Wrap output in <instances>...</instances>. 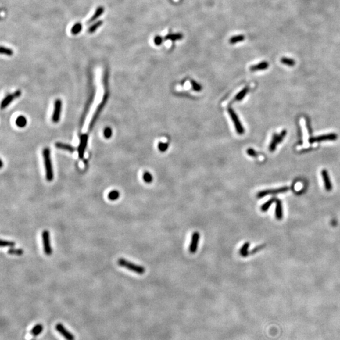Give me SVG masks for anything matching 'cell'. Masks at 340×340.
<instances>
[{
  "instance_id": "6da1fadb",
  "label": "cell",
  "mask_w": 340,
  "mask_h": 340,
  "mask_svg": "<svg viewBox=\"0 0 340 340\" xmlns=\"http://www.w3.org/2000/svg\"><path fill=\"white\" fill-rule=\"evenodd\" d=\"M43 158L45 169V176L48 181H52L54 178L53 167L51 157V151L48 148H45L43 151Z\"/></svg>"
},
{
  "instance_id": "7a4b0ae2",
  "label": "cell",
  "mask_w": 340,
  "mask_h": 340,
  "mask_svg": "<svg viewBox=\"0 0 340 340\" xmlns=\"http://www.w3.org/2000/svg\"><path fill=\"white\" fill-rule=\"evenodd\" d=\"M109 96V90H108V89H107V90H106H106H105V95H104V96H103V100H102L101 103L98 105V107H97V109H96V112H95V113H94V115H93V116L92 119H91V122H90V125H89V127H88V132H91V131H92L93 128L94 127V126H95V123H96L97 120H98V117H99V116H100V115L102 111L103 110V108L105 107V106L106 102H107V101H108Z\"/></svg>"
},
{
  "instance_id": "3957f363",
  "label": "cell",
  "mask_w": 340,
  "mask_h": 340,
  "mask_svg": "<svg viewBox=\"0 0 340 340\" xmlns=\"http://www.w3.org/2000/svg\"><path fill=\"white\" fill-rule=\"evenodd\" d=\"M118 264L119 266L124 267L139 275H142L145 273V270L142 266L134 264L132 263V262L123 258L119 259Z\"/></svg>"
},
{
  "instance_id": "277c9868",
  "label": "cell",
  "mask_w": 340,
  "mask_h": 340,
  "mask_svg": "<svg viewBox=\"0 0 340 340\" xmlns=\"http://www.w3.org/2000/svg\"><path fill=\"white\" fill-rule=\"evenodd\" d=\"M227 111L233 123H234V127L236 129L237 133L239 135L244 134L245 132V128L243 127V125H242V124L241 123L237 113L235 112L234 109L231 107H229L227 109Z\"/></svg>"
},
{
  "instance_id": "5b68a950",
  "label": "cell",
  "mask_w": 340,
  "mask_h": 340,
  "mask_svg": "<svg viewBox=\"0 0 340 340\" xmlns=\"http://www.w3.org/2000/svg\"><path fill=\"white\" fill-rule=\"evenodd\" d=\"M42 241L44 246V251L46 255L50 256L52 253V249L51 245L50 234L47 230H44L42 232Z\"/></svg>"
},
{
  "instance_id": "8992f818",
  "label": "cell",
  "mask_w": 340,
  "mask_h": 340,
  "mask_svg": "<svg viewBox=\"0 0 340 340\" xmlns=\"http://www.w3.org/2000/svg\"><path fill=\"white\" fill-rule=\"evenodd\" d=\"M338 135L335 133H329L326 134L320 135L316 137H312L310 138L309 140L310 143H314V142H323L325 141H335L338 139Z\"/></svg>"
},
{
  "instance_id": "52a82bcc",
  "label": "cell",
  "mask_w": 340,
  "mask_h": 340,
  "mask_svg": "<svg viewBox=\"0 0 340 340\" xmlns=\"http://www.w3.org/2000/svg\"><path fill=\"white\" fill-rule=\"evenodd\" d=\"M289 188L287 187H281V188H275V189H268V190H262L259 191L257 193V197L260 199L262 197H264L267 195H274V194H278V193H285L287 192L288 190H289Z\"/></svg>"
},
{
  "instance_id": "ba28073f",
  "label": "cell",
  "mask_w": 340,
  "mask_h": 340,
  "mask_svg": "<svg viewBox=\"0 0 340 340\" xmlns=\"http://www.w3.org/2000/svg\"><path fill=\"white\" fill-rule=\"evenodd\" d=\"M56 331L61 335L66 340H75L74 335L70 332L62 323H57L55 326Z\"/></svg>"
},
{
  "instance_id": "9c48e42d",
  "label": "cell",
  "mask_w": 340,
  "mask_h": 340,
  "mask_svg": "<svg viewBox=\"0 0 340 340\" xmlns=\"http://www.w3.org/2000/svg\"><path fill=\"white\" fill-rule=\"evenodd\" d=\"M63 103L61 100L57 99L54 102V108L52 120L54 123H58L60 120Z\"/></svg>"
},
{
  "instance_id": "30bf717a",
  "label": "cell",
  "mask_w": 340,
  "mask_h": 340,
  "mask_svg": "<svg viewBox=\"0 0 340 340\" xmlns=\"http://www.w3.org/2000/svg\"><path fill=\"white\" fill-rule=\"evenodd\" d=\"M88 135L87 134H83L80 136V142L77 149L78 151L79 158L80 159H83L84 155L85 150L86 149L87 144H88Z\"/></svg>"
},
{
  "instance_id": "8fae6325",
  "label": "cell",
  "mask_w": 340,
  "mask_h": 340,
  "mask_svg": "<svg viewBox=\"0 0 340 340\" xmlns=\"http://www.w3.org/2000/svg\"><path fill=\"white\" fill-rule=\"evenodd\" d=\"M22 95V92L20 90H17L15 92L12 93V94H9L7 96H6L5 98L3 100L2 104H1V109L2 110H3L4 109L6 108L7 106L10 104L15 99L18 98V97H20Z\"/></svg>"
},
{
  "instance_id": "7c38bea8",
  "label": "cell",
  "mask_w": 340,
  "mask_h": 340,
  "mask_svg": "<svg viewBox=\"0 0 340 340\" xmlns=\"http://www.w3.org/2000/svg\"><path fill=\"white\" fill-rule=\"evenodd\" d=\"M200 239V234L198 232H195L192 234L191 243L189 248L190 252L191 254L195 253L198 249L199 242Z\"/></svg>"
},
{
  "instance_id": "4fadbf2b",
  "label": "cell",
  "mask_w": 340,
  "mask_h": 340,
  "mask_svg": "<svg viewBox=\"0 0 340 340\" xmlns=\"http://www.w3.org/2000/svg\"><path fill=\"white\" fill-rule=\"evenodd\" d=\"M321 176L324 181L325 189L327 191H330L332 189V184L329 178V173L326 170H323L321 171Z\"/></svg>"
},
{
  "instance_id": "5bb4252c",
  "label": "cell",
  "mask_w": 340,
  "mask_h": 340,
  "mask_svg": "<svg viewBox=\"0 0 340 340\" xmlns=\"http://www.w3.org/2000/svg\"><path fill=\"white\" fill-rule=\"evenodd\" d=\"M104 10H105V9L103 6H99V7L97 8L95 10V13H94V14L93 15V16L89 19L86 23L87 24H91L93 22L97 20V19L100 18L102 15V14L104 12Z\"/></svg>"
},
{
  "instance_id": "9a60e30c",
  "label": "cell",
  "mask_w": 340,
  "mask_h": 340,
  "mask_svg": "<svg viewBox=\"0 0 340 340\" xmlns=\"http://www.w3.org/2000/svg\"><path fill=\"white\" fill-rule=\"evenodd\" d=\"M269 66V64L268 62L267 61H263V62H261L257 64H255V65H252L249 67V70L252 72H255V71H260V70H267Z\"/></svg>"
},
{
  "instance_id": "2e32d148",
  "label": "cell",
  "mask_w": 340,
  "mask_h": 340,
  "mask_svg": "<svg viewBox=\"0 0 340 340\" xmlns=\"http://www.w3.org/2000/svg\"><path fill=\"white\" fill-rule=\"evenodd\" d=\"M275 217L278 220H281L283 218V208L282 203L279 199L276 200V207H275Z\"/></svg>"
},
{
  "instance_id": "e0dca14e",
  "label": "cell",
  "mask_w": 340,
  "mask_h": 340,
  "mask_svg": "<svg viewBox=\"0 0 340 340\" xmlns=\"http://www.w3.org/2000/svg\"><path fill=\"white\" fill-rule=\"evenodd\" d=\"M55 146L58 149L67 151L70 152H74L75 151V149L72 146V145L63 142H56L55 144Z\"/></svg>"
},
{
  "instance_id": "ac0fdd59",
  "label": "cell",
  "mask_w": 340,
  "mask_h": 340,
  "mask_svg": "<svg viewBox=\"0 0 340 340\" xmlns=\"http://www.w3.org/2000/svg\"><path fill=\"white\" fill-rule=\"evenodd\" d=\"M249 91V88L248 87H245V88L241 90L235 96V98H234V102H239L242 100H243L244 98L245 97V96L246 95V94L248 93Z\"/></svg>"
},
{
  "instance_id": "d6986e66",
  "label": "cell",
  "mask_w": 340,
  "mask_h": 340,
  "mask_svg": "<svg viewBox=\"0 0 340 340\" xmlns=\"http://www.w3.org/2000/svg\"><path fill=\"white\" fill-rule=\"evenodd\" d=\"M278 135L277 134H274L272 136V139L269 145V150L270 152H274L276 149L277 145L278 144Z\"/></svg>"
},
{
  "instance_id": "ffe728a7",
  "label": "cell",
  "mask_w": 340,
  "mask_h": 340,
  "mask_svg": "<svg viewBox=\"0 0 340 340\" xmlns=\"http://www.w3.org/2000/svg\"><path fill=\"white\" fill-rule=\"evenodd\" d=\"M183 37V35L181 33L169 34L166 36H165L164 39L171 40L172 41H177L182 39Z\"/></svg>"
},
{
  "instance_id": "44dd1931",
  "label": "cell",
  "mask_w": 340,
  "mask_h": 340,
  "mask_svg": "<svg viewBox=\"0 0 340 340\" xmlns=\"http://www.w3.org/2000/svg\"><path fill=\"white\" fill-rule=\"evenodd\" d=\"M44 327L43 325L41 324H37L34 326L30 331V334L34 336H37L39 335L43 331Z\"/></svg>"
},
{
  "instance_id": "7402d4cb",
  "label": "cell",
  "mask_w": 340,
  "mask_h": 340,
  "mask_svg": "<svg viewBox=\"0 0 340 340\" xmlns=\"http://www.w3.org/2000/svg\"><path fill=\"white\" fill-rule=\"evenodd\" d=\"M249 247V242H245V243L242 246V247L240 249V251H239L240 255L242 256V257L248 256L249 255V252L248 251Z\"/></svg>"
},
{
  "instance_id": "603a6c76",
  "label": "cell",
  "mask_w": 340,
  "mask_h": 340,
  "mask_svg": "<svg viewBox=\"0 0 340 340\" xmlns=\"http://www.w3.org/2000/svg\"><path fill=\"white\" fill-rule=\"evenodd\" d=\"M103 21L102 20H98L96 21V22H95L93 25H91V26H90V27L88 29V32L89 34H93L94 32H95L96 31L97 29H98L99 27H100L102 25H103Z\"/></svg>"
},
{
  "instance_id": "cb8c5ba5",
  "label": "cell",
  "mask_w": 340,
  "mask_h": 340,
  "mask_svg": "<svg viewBox=\"0 0 340 340\" xmlns=\"http://www.w3.org/2000/svg\"><path fill=\"white\" fill-rule=\"evenodd\" d=\"M245 39V37L243 35H239L232 37L229 39V43L231 44H234L238 42H241L244 41Z\"/></svg>"
},
{
  "instance_id": "d4e9b609",
  "label": "cell",
  "mask_w": 340,
  "mask_h": 340,
  "mask_svg": "<svg viewBox=\"0 0 340 340\" xmlns=\"http://www.w3.org/2000/svg\"><path fill=\"white\" fill-rule=\"evenodd\" d=\"M83 29V25L81 23H75L71 28V32L73 35H77L80 34Z\"/></svg>"
},
{
  "instance_id": "484cf974",
  "label": "cell",
  "mask_w": 340,
  "mask_h": 340,
  "mask_svg": "<svg viewBox=\"0 0 340 340\" xmlns=\"http://www.w3.org/2000/svg\"><path fill=\"white\" fill-rule=\"evenodd\" d=\"M27 123V119L24 116H19L16 120V124L18 127H24L26 126Z\"/></svg>"
},
{
  "instance_id": "4316f807",
  "label": "cell",
  "mask_w": 340,
  "mask_h": 340,
  "mask_svg": "<svg viewBox=\"0 0 340 340\" xmlns=\"http://www.w3.org/2000/svg\"><path fill=\"white\" fill-rule=\"evenodd\" d=\"M280 62L282 64H285V65H287V66H290V67L294 66L295 64V61L294 59H291V58L286 57H284L282 58H281Z\"/></svg>"
},
{
  "instance_id": "83f0119b",
  "label": "cell",
  "mask_w": 340,
  "mask_h": 340,
  "mask_svg": "<svg viewBox=\"0 0 340 340\" xmlns=\"http://www.w3.org/2000/svg\"><path fill=\"white\" fill-rule=\"evenodd\" d=\"M276 198L274 197V198H271L270 200H268L267 202H266L264 204L261 206V210L263 211V212H266L267 210H268V209L270 208V207L271 206V205L272 203H273L274 202H276Z\"/></svg>"
},
{
  "instance_id": "f1b7e54d",
  "label": "cell",
  "mask_w": 340,
  "mask_h": 340,
  "mask_svg": "<svg viewBox=\"0 0 340 340\" xmlns=\"http://www.w3.org/2000/svg\"><path fill=\"white\" fill-rule=\"evenodd\" d=\"M8 254L13 255H17V256H21L23 254L24 251L21 248H11L8 251Z\"/></svg>"
},
{
  "instance_id": "f546056e",
  "label": "cell",
  "mask_w": 340,
  "mask_h": 340,
  "mask_svg": "<svg viewBox=\"0 0 340 340\" xmlns=\"http://www.w3.org/2000/svg\"><path fill=\"white\" fill-rule=\"evenodd\" d=\"M120 197V192L118 190H112L111 191L108 195V198L110 200L112 201H115L116 200H117Z\"/></svg>"
},
{
  "instance_id": "4dcf8cb0",
  "label": "cell",
  "mask_w": 340,
  "mask_h": 340,
  "mask_svg": "<svg viewBox=\"0 0 340 340\" xmlns=\"http://www.w3.org/2000/svg\"><path fill=\"white\" fill-rule=\"evenodd\" d=\"M191 84V87H192V89L197 92H200L202 90L203 88L201 84H200L199 83H197L196 81L191 80L190 81Z\"/></svg>"
},
{
  "instance_id": "1f68e13d",
  "label": "cell",
  "mask_w": 340,
  "mask_h": 340,
  "mask_svg": "<svg viewBox=\"0 0 340 340\" xmlns=\"http://www.w3.org/2000/svg\"><path fill=\"white\" fill-rule=\"evenodd\" d=\"M143 180L145 183H151L153 181V177L152 174L148 172L145 171L143 174Z\"/></svg>"
},
{
  "instance_id": "d6a6232c",
  "label": "cell",
  "mask_w": 340,
  "mask_h": 340,
  "mask_svg": "<svg viewBox=\"0 0 340 340\" xmlns=\"http://www.w3.org/2000/svg\"><path fill=\"white\" fill-rule=\"evenodd\" d=\"M2 54H5L8 56H12L13 54V51L12 49L4 46L1 47V49H0Z\"/></svg>"
},
{
  "instance_id": "836d02e7",
  "label": "cell",
  "mask_w": 340,
  "mask_h": 340,
  "mask_svg": "<svg viewBox=\"0 0 340 340\" xmlns=\"http://www.w3.org/2000/svg\"><path fill=\"white\" fill-rule=\"evenodd\" d=\"M15 245H16V243L15 242L10 241H6V240H2L1 241V244H0V246H1V247H2V248H3V247L13 248Z\"/></svg>"
},
{
  "instance_id": "e575fe53",
  "label": "cell",
  "mask_w": 340,
  "mask_h": 340,
  "mask_svg": "<svg viewBox=\"0 0 340 340\" xmlns=\"http://www.w3.org/2000/svg\"><path fill=\"white\" fill-rule=\"evenodd\" d=\"M169 147V144L168 143H164L160 142L158 144V149L161 152H166Z\"/></svg>"
},
{
  "instance_id": "d590c367",
  "label": "cell",
  "mask_w": 340,
  "mask_h": 340,
  "mask_svg": "<svg viewBox=\"0 0 340 340\" xmlns=\"http://www.w3.org/2000/svg\"><path fill=\"white\" fill-rule=\"evenodd\" d=\"M246 152L249 156L252 157V158H257L258 156V154L257 153V152L252 148L248 149L246 150Z\"/></svg>"
},
{
  "instance_id": "8d00e7d4",
  "label": "cell",
  "mask_w": 340,
  "mask_h": 340,
  "mask_svg": "<svg viewBox=\"0 0 340 340\" xmlns=\"http://www.w3.org/2000/svg\"><path fill=\"white\" fill-rule=\"evenodd\" d=\"M163 42V38L159 35H157L154 38V43L156 45L159 46Z\"/></svg>"
},
{
  "instance_id": "74e56055",
  "label": "cell",
  "mask_w": 340,
  "mask_h": 340,
  "mask_svg": "<svg viewBox=\"0 0 340 340\" xmlns=\"http://www.w3.org/2000/svg\"><path fill=\"white\" fill-rule=\"evenodd\" d=\"M287 131L286 130H283L280 132V134L278 135V144L281 143V142L283 141V140L284 139V138H285V136L287 135Z\"/></svg>"
},
{
  "instance_id": "f35d334b",
  "label": "cell",
  "mask_w": 340,
  "mask_h": 340,
  "mask_svg": "<svg viewBox=\"0 0 340 340\" xmlns=\"http://www.w3.org/2000/svg\"><path fill=\"white\" fill-rule=\"evenodd\" d=\"M112 130L110 127H106L104 131V136L106 138L109 139L112 137Z\"/></svg>"
},
{
  "instance_id": "ab89813d",
  "label": "cell",
  "mask_w": 340,
  "mask_h": 340,
  "mask_svg": "<svg viewBox=\"0 0 340 340\" xmlns=\"http://www.w3.org/2000/svg\"><path fill=\"white\" fill-rule=\"evenodd\" d=\"M263 246H264V245H260V246H256V248H255L253 249H252L251 252H249V254H252H252H255V252H258V251L261 250L262 248H263Z\"/></svg>"
},
{
  "instance_id": "60d3db41",
  "label": "cell",
  "mask_w": 340,
  "mask_h": 340,
  "mask_svg": "<svg viewBox=\"0 0 340 340\" xmlns=\"http://www.w3.org/2000/svg\"><path fill=\"white\" fill-rule=\"evenodd\" d=\"M3 167V161L2 160H1V168Z\"/></svg>"
}]
</instances>
